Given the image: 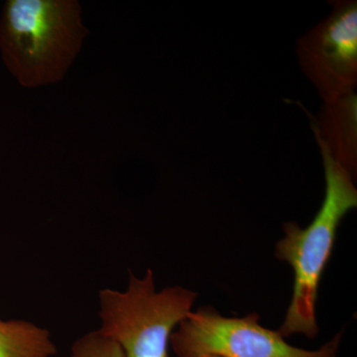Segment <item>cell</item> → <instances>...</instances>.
<instances>
[{
	"label": "cell",
	"mask_w": 357,
	"mask_h": 357,
	"mask_svg": "<svg viewBox=\"0 0 357 357\" xmlns=\"http://www.w3.org/2000/svg\"><path fill=\"white\" fill-rule=\"evenodd\" d=\"M89 30L77 0H8L0 17V55L24 88L59 83Z\"/></svg>",
	"instance_id": "6da1fadb"
},
{
	"label": "cell",
	"mask_w": 357,
	"mask_h": 357,
	"mask_svg": "<svg viewBox=\"0 0 357 357\" xmlns=\"http://www.w3.org/2000/svg\"><path fill=\"white\" fill-rule=\"evenodd\" d=\"M312 119V128L328 145L333 156L354 172L357 163V100L356 93L326 103L319 121Z\"/></svg>",
	"instance_id": "8992f818"
},
{
	"label": "cell",
	"mask_w": 357,
	"mask_h": 357,
	"mask_svg": "<svg viewBox=\"0 0 357 357\" xmlns=\"http://www.w3.org/2000/svg\"><path fill=\"white\" fill-rule=\"evenodd\" d=\"M206 357H218V356H206Z\"/></svg>",
	"instance_id": "9c48e42d"
},
{
	"label": "cell",
	"mask_w": 357,
	"mask_h": 357,
	"mask_svg": "<svg viewBox=\"0 0 357 357\" xmlns=\"http://www.w3.org/2000/svg\"><path fill=\"white\" fill-rule=\"evenodd\" d=\"M312 132L323 158L326 196L311 225L301 229L297 223H286L285 237L276 245V257L288 262L295 273L292 301L278 331L283 337L303 333L312 338L318 333L316 303L319 284L332 255L340 223L357 206L352 173L333 156L314 128Z\"/></svg>",
	"instance_id": "7a4b0ae2"
},
{
	"label": "cell",
	"mask_w": 357,
	"mask_h": 357,
	"mask_svg": "<svg viewBox=\"0 0 357 357\" xmlns=\"http://www.w3.org/2000/svg\"><path fill=\"white\" fill-rule=\"evenodd\" d=\"M70 357H126L117 342L100 330L86 333L73 344Z\"/></svg>",
	"instance_id": "ba28073f"
},
{
	"label": "cell",
	"mask_w": 357,
	"mask_h": 357,
	"mask_svg": "<svg viewBox=\"0 0 357 357\" xmlns=\"http://www.w3.org/2000/svg\"><path fill=\"white\" fill-rule=\"evenodd\" d=\"M306 76L326 103L354 93L357 83V4H335L333 13L298 44Z\"/></svg>",
	"instance_id": "5b68a950"
},
{
	"label": "cell",
	"mask_w": 357,
	"mask_h": 357,
	"mask_svg": "<svg viewBox=\"0 0 357 357\" xmlns=\"http://www.w3.org/2000/svg\"><path fill=\"white\" fill-rule=\"evenodd\" d=\"M198 294L168 287L157 292L154 274H129L126 291L103 289L98 294L100 331L119 344L126 357H168L174 328L192 312Z\"/></svg>",
	"instance_id": "3957f363"
},
{
	"label": "cell",
	"mask_w": 357,
	"mask_h": 357,
	"mask_svg": "<svg viewBox=\"0 0 357 357\" xmlns=\"http://www.w3.org/2000/svg\"><path fill=\"white\" fill-rule=\"evenodd\" d=\"M340 342V333L321 349L306 351L263 328L257 314L225 318L213 307L191 312L170 338L177 357H337Z\"/></svg>",
	"instance_id": "277c9868"
},
{
	"label": "cell",
	"mask_w": 357,
	"mask_h": 357,
	"mask_svg": "<svg viewBox=\"0 0 357 357\" xmlns=\"http://www.w3.org/2000/svg\"><path fill=\"white\" fill-rule=\"evenodd\" d=\"M56 352L46 328L21 319L0 321V357H53Z\"/></svg>",
	"instance_id": "52a82bcc"
}]
</instances>
